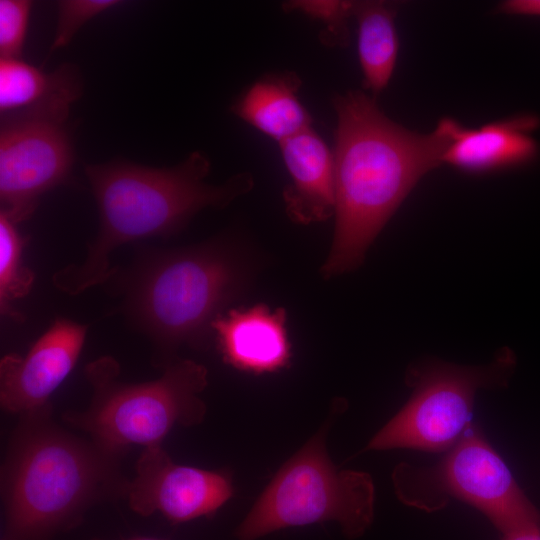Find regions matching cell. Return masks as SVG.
Masks as SVG:
<instances>
[{"label": "cell", "instance_id": "7", "mask_svg": "<svg viewBox=\"0 0 540 540\" xmlns=\"http://www.w3.org/2000/svg\"><path fill=\"white\" fill-rule=\"evenodd\" d=\"M445 452L432 466L400 463L394 468V491L403 504L435 512L456 499L480 511L500 534L540 522V511L477 426L472 424Z\"/></svg>", "mask_w": 540, "mask_h": 540}, {"label": "cell", "instance_id": "17", "mask_svg": "<svg viewBox=\"0 0 540 540\" xmlns=\"http://www.w3.org/2000/svg\"><path fill=\"white\" fill-rule=\"evenodd\" d=\"M82 77L76 66L65 63L51 73L19 59H0L1 117L32 109L61 96L82 93Z\"/></svg>", "mask_w": 540, "mask_h": 540}, {"label": "cell", "instance_id": "1", "mask_svg": "<svg viewBox=\"0 0 540 540\" xmlns=\"http://www.w3.org/2000/svg\"><path fill=\"white\" fill-rule=\"evenodd\" d=\"M337 115L334 233L321 268L325 278L352 271L380 231L429 171L442 164L447 139L389 119L375 100L350 91L333 100Z\"/></svg>", "mask_w": 540, "mask_h": 540}, {"label": "cell", "instance_id": "21", "mask_svg": "<svg viewBox=\"0 0 540 540\" xmlns=\"http://www.w3.org/2000/svg\"><path fill=\"white\" fill-rule=\"evenodd\" d=\"M32 6L33 2L29 0L0 1L1 59L21 57Z\"/></svg>", "mask_w": 540, "mask_h": 540}, {"label": "cell", "instance_id": "13", "mask_svg": "<svg viewBox=\"0 0 540 540\" xmlns=\"http://www.w3.org/2000/svg\"><path fill=\"white\" fill-rule=\"evenodd\" d=\"M284 308L265 304L230 308L213 323L224 361L249 373L275 372L288 365L291 346Z\"/></svg>", "mask_w": 540, "mask_h": 540}, {"label": "cell", "instance_id": "4", "mask_svg": "<svg viewBox=\"0 0 540 540\" xmlns=\"http://www.w3.org/2000/svg\"><path fill=\"white\" fill-rule=\"evenodd\" d=\"M251 273L242 247L221 236L181 248H140L105 284L133 327L170 355L213 334V323L244 293Z\"/></svg>", "mask_w": 540, "mask_h": 540}, {"label": "cell", "instance_id": "19", "mask_svg": "<svg viewBox=\"0 0 540 540\" xmlns=\"http://www.w3.org/2000/svg\"><path fill=\"white\" fill-rule=\"evenodd\" d=\"M352 1H289L283 4L287 12H301L324 24L320 38L325 45L347 43V20L352 16Z\"/></svg>", "mask_w": 540, "mask_h": 540}, {"label": "cell", "instance_id": "24", "mask_svg": "<svg viewBox=\"0 0 540 540\" xmlns=\"http://www.w3.org/2000/svg\"><path fill=\"white\" fill-rule=\"evenodd\" d=\"M92 540H102V539L94 538ZM125 540H161V539L152 538V537H133V538L125 539Z\"/></svg>", "mask_w": 540, "mask_h": 540}, {"label": "cell", "instance_id": "18", "mask_svg": "<svg viewBox=\"0 0 540 540\" xmlns=\"http://www.w3.org/2000/svg\"><path fill=\"white\" fill-rule=\"evenodd\" d=\"M17 223L0 212V311L1 314L19 318L13 303L31 291L35 274L23 264L25 239Z\"/></svg>", "mask_w": 540, "mask_h": 540}, {"label": "cell", "instance_id": "8", "mask_svg": "<svg viewBox=\"0 0 540 540\" xmlns=\"http://www.w3.org/2000/svg\"><path fill=\"white\" fill-rule=\"evenodd\" d=\"M515 359L502 350L487 365L462 366L428 360L411 366L406 404L369 441L365 450L408 448L445 452L472 425L475 397L481 389L507 385Z\"/></svg>", "mask_w": 540, "mask_h": 540}, {"label": "cell", "instance_id": "9", "mask_svg": "<svg viewBox=\"0 0 540 540\" xmlns=\"http://www.w3.org/2000/svg\"><path fill=\"white\" fill-rule=\"evenodd\" d=\"M68 116L27 110L1 117V211L19 224L35 212L40 197L66 182L74 163Z\"/></svg>", "mask_w": 540, "mask_h": 540}, {"label": "cell", "instance_id": "12", "mask_svg": "<svg viewBox=\"0 0 540 540\" xmlns=\"http://www.w3.org/2000/svg\"><path fill=\"white\" fill-rule=\"evenodd\" d=\"M539 125V118L532 114L513 116L476 129L466 128L449 117L442 118L437 124L447 139L442 164L477 174L527 164L539 152L531 136Z\"/></svg>", "mask_w": 540, "mask_h": 540}, {"label": "cell", "instance_id": "6", "mask_svg": "<svg viewBox=\"0 0 540 540\" xmlns=\"http://www.w3.org/2000/svg\"><path fill=\"white\" fill-rule=\"evenodd\" d=\"M323 428L289 458L236 529L238 540L327 521L348 538L365 533L374 518L375 487L362 471L339 470L325 447Z\"/></svg>", "mask_w": 540, "mask_h": 540}, {"label": "cell", "instance_id": "15", "mask_svg": "<svg viewBox=\"0 0 540 540\" xmlns=\"http://www.w3.org/2000/svg\"><path fill=\"white\" fill-rule=\"evenodd\" d=\"M301 84L294 72L265 75L237 98L231 110L244 122L281 143L311 128V116L298 97Z\"/></svg>", "mask_w": 540, "mask_h": 540}, {"label": "cell", "instance_id": "11", "mask_svg": "<svg viewBox=\"0 0 540 540\" xmlns=\"http://www.w3.org/2000/svg\"><path fill=\"white\" fill-rule=\"evenodd\" d=\"M87 325L58 318L24 355L10 353L0 361V403L4 411L24 414L50 403L52 394L76 365Z\"/></svg>", "mask_w": 540, "mask_h": 540}, {"label": "cell", "instance_id": "23", "mask_svg": "<svg viewBox=\"0 0 540 540\" xmlns=\"http://www.w3.org/2000/svg\"><path fill=\"white\" fill-rule=\"evenodd\" d=\"M502 540H540V522L531 523L501 534Z\"/></svg>", "mask_w": 540, "mask_h": 540}, {"label": "cell", "instance_id": "10", "mask_svg": "<svg viewBox=\"0 0 540 540\" xmlns=\"http://www.w3.org/2000/svg\"><path fill=\"white\" fill-rule=\"evenodd\" d=\"M232 495L228 473L177 464L156 445L143 448L124 496L135 513L177 524L214 514Z\"/></svg>", "mask_w": 540, "mask_h": 540}, {"label": "cell", "instance_id": "22", "mask_svg": "<svg viewBox=\"0 0 540 540\" xmlns=\"http://www.w3.org/2000/svg\"><path fill=\"white\" fill-rule=\"evenodd\" d=\"M499 11L510 15L540 16V0H507L499 5Z\"/></svg>", "mask_w": 540, "mask_h": 540}, {"label": "cell", "instance_id": "3", "mask_svg": "<svg viewBox=\"0 0 540 540\" xmlns=\"http://www.w3.org/2000/svg\"><path fill=\"white\" fill-rule=\"evenodd\" d=\"M51 404L19 415L1 468L0 540H53L96 503L125 495L119 455L56 423Z\"/></svg>", "mask_w": 540, "mask_h": 540}, {"label": "cell", "instance_id": "16", "mask_svg": "<svg viewBox=\"0 0 540 540\" xmlns=\"http://www.w3.org/2000/svg\"><path fill=\"white\" fill-rule=\"evenodd\" d=\"M396 15L397 8L390 2H353L359 62L365 86L373 93L385 89L395 69L399 51Z\"/></svg>", "mask_w": 540, "mask_h": 540}, {"label": "cell", "instance_id": "20", "mask_svg": "<svg viewBox=\"0 0 540 540\" xmlns=\"http://www.w3.org/2000/svg\"><path fill=\"white\" fill-rule=\"evenodd\" d=\"M118 0H62L57 4V25L50 51L68 45L77 32L91 19L113 7Z\"/></svg>", "mask_w": 540, "mask_h": 540}, {"label": "cell", "instance_id": "5", "mask_svg": "<svg viewBox=\"0 0 540 540\" xmlns=\"http://www.w3.org/2000/svg\"><path fill=\"white\" fill-rule=\"evenodd\" d=\"M85 377L92 391L89 406L66 412L63 420L119 456L132 445H162L175 425L199 424L206 414L201 394L208 371L190 359H173L160 377L130 383L120 379L115 358L102 356L86 365Z\"/></svg>", "mask_w": 540, "mask_h": 540}, {"label": "cell", "instance_id": "2", "mask_svg": "<svg viewBox=\"0 0 540 540\" xmlns=\"http://www.w3.org/2000/svg\"><path fill=\"white\" fill-rule=\"evenodd\" d=\"M210 161L200 151L168 168L113 160L85 167L95 198L99 229L83 262L56 271L53 285L68 295H78L105 284L114 268L110 256L118 247L179 232L199 211L222 208L253 188L247 172L219 185L205 179Z\"/></svg>", "mask_w": 540, "mask_h": 540}, {"label": "cell", "instance_id": "14", "mask_svg": "<svg viewBox=\"0 0 540 540\" xmlns=\"http://www.w3.org/2000/svg\"><path fill=\"white\" fill-rule=\"evenodd\" d=\"M279 145L290 177L282 194L288 217L302 225L334 217V157L324 140L308 128Z\"/></svg>", "mask_w": 540, "mask_h": 540}]
</instances>
